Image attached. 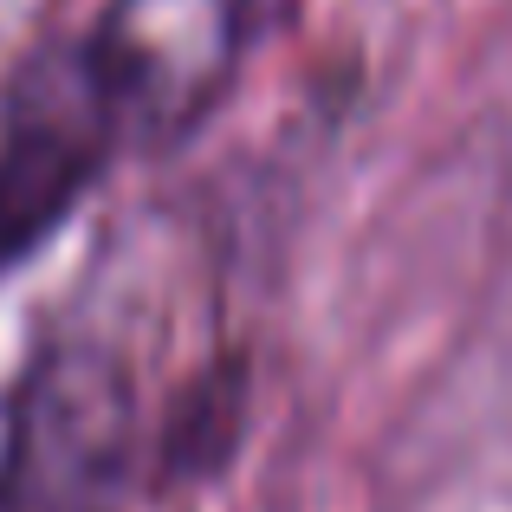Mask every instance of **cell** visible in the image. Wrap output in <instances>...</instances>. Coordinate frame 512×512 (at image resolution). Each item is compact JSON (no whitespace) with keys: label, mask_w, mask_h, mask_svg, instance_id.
Listing matches in <instances>:
<instances>
[{"label":"cell","mask_w":512,"mask_h":512,"mask_svg":"<svg viewBox=\"0 0 512 512\" xmlns=\"http://www.w3.org/2000/svg\"><path fill=\"white\" fill-rule=\"evenodd\" d=\"M124 137L130 124L91 46L39 52L13 78L0 117V273L65 221V208L91 188L111 143Z\"/></svg>","instance_id":"cell-2"},{"label":"cell","mask_w":512,"mask_h":512,"mask_svg":"<svg viewBox=\"0 0 512 512\" xmlns=\"http://www.w3.org/2000/svg\"><path fill=\"white\" fill-rule=\"evenodd\" d=\"M137 402L98 344H46L20 383L0 512H98L130 467Z\"/></svg>","instance_id":"cell-1"},{"label":"cell","mask_w":512,"mask_h":512,"mask_svg":"<svg viewBox=\"0 0 512 512\" xmlns=\"http://www.w3.org/2000/svg\"><path fill=\"white\" fill-rule=\"evenodd\" d=\"M130 137L188 124L214 98L234 52L227 0H117L85 39Z\"/></svg>","instance_id":"cell-3"}]
</instances>
